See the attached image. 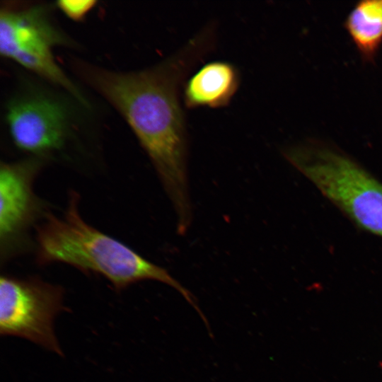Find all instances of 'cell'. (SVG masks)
<instances>
[{"mask_svg":"<svg viewBox=\"0 0 382 382\" xmlns=\"http://www.w3.org/2000/svg\"><path fill=\"white\" fill-rule=\"evenodd\" d=\"M215 23L206 25L173 55L131 72L87 68L91 84L124 117L161 180L176 215L177 232L191 225L188 140L179 91L187 75L214 47Z\"/></svg>","mask_w":382,"mask_h":382,"instance_id":"1","label":"cell"},{"mask_svg":"<svg viewBox=\"0 0 382 382\" xmlns=\"http://www.w3.org/2000/svg\"><path fill=\"white\" fill-rule=\"evenodd\" d=\"M79 195L71 192L62 216L47 214L37 231V260L40 265L62 262L108 279L120 291L143 280H156L177 290L199 316L193 295L168 272L83 220Z\"/></svg>","mask_w":382,"mask_h":382,"instance_id":"2","label":"cell"},{"mask_svg":"<svg viewBox=\"0 0 382 382\" xmlns=\"http://www.w3.org/2000/svg\"><path fill=\"white\" fill-rule=\"evenodd\" d=\"M285 158L357 226L382 237V183L337 149L308 142Z\"/></svg>","mask_w":382,"mask_h":382,"instance_id":"3","label":"cell"},{"mask_svg":"<svg viewBox=\"0 0 382 382\" xmlns=\"http://www.w3.org/2000/svg\"><path fill=\"white\" fill-rule=\"evenodd\" d=\"M47 11L45 6L1 9V54L59 85L86 104L80 90L54 60L53 48L68 42L51 22Z\"/></svg>","mask_w":382,"mask_h":382,"instance_id":"4","label":"cell"},{"mask_svg":"<svg viewBox=\"0 0 382 382\" xmlns=\"http://www.w3.org/2000/svg\"><path fill=\"white\" fill-rule=\"evenodd\" d=\"M64 310L62 287L37 278L1 277V335L26 339L62 356L54 320Z\"/></svg>","mask_w":382,"mask_h":382,"instance_id":"5","label":"cell"},{"mask_svg":"<svg viewBox=\"0 0 382 382\" xmlns=\"http://www.w3.org/2000/svg\"><path fill=\"white\" fill-rule=\"evenodd\" d=\"M6 122L15 144L23 151L43 155L60 149L69 130V115L59 101L41 94L13 99Z\"/></svg>","mask_w":382,"mask_h":382,"instance_id":"6","label":"cell"},{"mask_svg":"<svg viewBox=\"0 0 382 382\" xmlns=\"http://www.w3.org/2000/svg\"><path fill=\"white\" fill-rule=\"evenodd\" d=\"M37 162L2 163L0 169V238L8 247L28 225L36 207L32 177Z\"/></svg>","mask_w":382,"mask_h":382,"instance_id":"7","label":"cell"},{"mask_svg":"<svg viewBox=\"0 0 382 382\" xmlns=\"http://www.w3.org/2000/svg\"><path fill=\"white\" fill-rule=\"evenodd\" d=\"M240 80L233 64L222 60L208 62L184 83V104L187 108L225 107L237 92Z\"/></svg>","mask_w":382,"mask_h":382,"instance_id":"8","label":"cell"},{"mask_svg":"<svg viewBox=\"0 0 382 382\" xmlns=\"http://www.w3.org/2000/svg\"><path fill=\"white\" fill-rule=\"evenodd\" d=\"M345 28L362 59L373 62L382 45V0L357 2L347 15Z\"/></svg>","mask_w":382,"mask_h":382,"instance_id":"9","label":"cell"},{"mask_svg":"<svg viewBox=\"0 0 382 382\" xmlns=\"http://www.w3.org/2000/svg\"><path fill=\"white\" fill-rule=\"evenodd\" d=\"M96 4L94 0H61L57 2V7L74 21L82 20Z\"/></svg>","mask_w":382,"mask_h":382,"instance_id":"10","label":"cell"}]
</instances>
